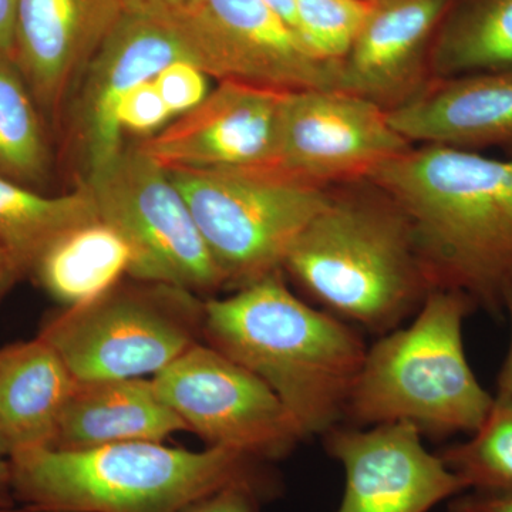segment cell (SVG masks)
<instances>
[{"instance_id": "1", "label": "cell", "mask_w": 512, "mask_h": 512, "mask_svg": "<svg viewBox=\"0 0 512 512\" xmlns=\"http://www.w3.org/2000/svg\"><path fill=\"white\" fill-rule=\"evenodd\" d=\"M367 180L409 218L433 289L503 311L512 282V158L421 144Z\"/></svg>"}, {"instance_id": "2", "label": "cell", "mask_w": 512, "mask_h": 512, "mask_svg": "<svg viewBox=\"0 0 512 512\" xmlns=\"http://www.w3.org/2000/svg\"><path fill=\"white\" fill-rule=\"evenodd\" d=\"M202 339L261 379L303 439L345 417L369 349L350 323L299 299L284 271L205 299Z\"/></svg>"}, {"instance_id": "3", "label": "cell", "mask_w": 512, "mask_h": 512, "mask_svg": "<svg viewBox=\"0 0 512 512\" xmlns=\"http://www.w3.org/2000/svg\"><path fill=\"white\" fill-rule=\"evenodd\" d=\"M282 271L325 311L382 336L433 291L409 218L369 180L333 185Z\"/></svg>"}, {"instance_id": "4", "label": "cell", "mask_w": 512, "mask_h": 512, "mask_svg": "<svg viewBox=\"0 0 512 512\" xmlns=\"http://www.w3.org/2000/svg\"><path fill=\"white\" fill-rule=\"evenodd\" d=\"M10 463L12 494L30 512H183L231 484L275 487L262 461L247 454L164 441L30 448L12 454Z\"/></svg>"}, {"instance_id": "5", "label": "cell", "mask_w": 512, "mask_h": 512, "mask_svg": "<svg viewBox=\"0 0 512 512\" xmlns=\"http://www.w3.org/2000/svg\"><path fill=\"white\" fill-rule=\"evenodd\" d=\"M473 308L463 292L433 289L407 328L367 349L345 417L356 427L410 423L439 437L474 433L494 397L464 349V320Z\"/></svg>"}, {"instance_id": "6", "label": "cell", "mask_w": 512, "mask_h": 512, "mask_svg": "<svg viewBox=\"0 0 512 512\" xmlns=\"http://www.w3.org/2000/svg\"><path fill=\"white\" fill-rule=\"evenodd\" d=\"M224 275L227 288L282 271L293 242L332 187L279 164L167 170Z\"/></svg>"}, {"instance_id": "7", "label": "cell", "mask_w": 512, "mask_h": 512, "mask_svg": "<svg viewBox=\"0 0 512 512\" xmlns=\"http://www.w3.org/2000/svg\"><path fill=\"white\" fill-rule=\"evenodd\" d=\"M121 281L45 320L39 338L77 382L151 379L204 342L205 299L157 282Z\"/></svg>"}, {"instance_id": "8", "label": "cell", "mask_w": 512, "mask_h": 512, "mask_svg": "<svg viewBox=\"0 0 512 512\" xmlns=\"http://www.w3.org/2000/svg\"><path fill=\"white\" fill-rule=\"evenodd\" d=\"M101 221L127 242L128 276L212 295L227 288L224 275L167 170L136 146L86 174Z\"/></svg>"}, {"instance_id": "9", "label": "cell", "mask_w": 512, "mask_h": 512, "mask_svg": "<svg viewBox=\"0 0 512 512\" xmlns=\"http://www.w3.org/2000/svg\"><path fill=\"white\" fill-rule=\"evenodd\" d=\"M144 12L157 16L187 59L218 82L289 93L338 89L340 62L316 56L262 0H184Z\"/></svg>"}, {"instance_id": "10", "label": "cell", "mask_w": 512, "mask_h": 512, "mask_svg": "<svg viewBox=\"0 0 512 512\" xmlns=\"http://www.w3.org/2000/svg\"><path fill=\"white\" fill-rule=\"evenodd\" d=\"M151 379L161 399L208 447L266 461L288 456L305 440L278 396L208 343L192 346Z\"/></svg>"}, {"instance_id": "11", "label": "cell", "mask_w": 512, "mask_h": 512, "mask_svg": "<svg viewBox=\"0 0 512 512\" xmlns=\"http://www.w3.org/2000/svg\"><path fill=\"white\" fill-rule=\"evenodd\" d=\"M413 146L372 101L339 89L301 90L286 99L276 164L333 187L367 180Z\"/></svg>"}, {"instance_id": "12", "label": "cell", "mask_w": 512, "mask_h": 512, "mask_svg": "<svg viewBox=\"0 0 512 512\" xmlns=\"http://www.w3.org/2000/svg\"><path fill=\"white\" fill-rule=\"evenodd\" d=\"M410 423L325 434L329 456L345 470V493L336 512H430L466 485L440 454L424 447Z\"/></svg>"}, {"instance_id": "13", "label": "cell", "mask_w": 512, "mask_h": 512, "mask_svg": "<svg viewBox=\"0 0 512 512\" xmlns=\"http://www.w3.org/2000/svg\"><path fill=\"white\" fill-rule=\"evenodd\" d=\"M288 94L220 82L197 107L136 147L164 170L276 164Z\"/></svg>"}, {"instance_id": "14", "label": "cell", "mask_w": 512, "mask_h": 512, "mask_svg": "<svg viewBox=\"0 0 512 512\" xmlns=\"http://www.w3.org/2000/svg\"><path fill=\"white\" fill-rule=\"evenodd\" d=\"M181 59H187L184 50L157 16L126 9L77 84L73 128L87 174L123 150L119 110L128 92Z\"/></svg>"}, {"instance_id": "15", "label": "cell", "mask_w": 512, "mask_h": 512, "mask_svg": "<svg viewBox=\"0 0 512 512\" xmlns=\"http://www.w3.org/2000/svg\"><path fill=\"white\" fill-rule=\"evenodd\" d=\"M126 0H19L13 59L43 117L59 121Z\"/></svg>"}, {"instance_id": "16", "label": "cell", "mask_w": 512, "mask_h": 512, "mask_svg": "<svg viewBox=\"0 0 512 512\" xmlns=\"http://www.w3.org/2000/svg\"><path fill=\"white\" fill-rule=\"evenodd\" d=\"M453 0H377L339 64V90L400 109L433 77L431 47Z\"/></svg>"}, {"instance_id": "17", "label": "cell", "mask_w": 512, "mask_h": 512, "mask_svg": "<svg viewBox=\"0 0 512 512\" xmlns=\"http://www.w3.org/2000/svg\"><path fill=\"white\" fill-rule=\"evenodd\" d=\"M389 119L412 144L474 153L498 148L512 158V69L433 79Z\"/></svg>"}, {"instance_id": "18", "label": "cell", "mask_w": 512, "mask_h": 512, "mask_svg": "<svg viewBox=\"0 0 512 512\" xmlns=\"http://www.w3.org/2000/svg\"><path fill=\"white\" fill-rule=\"evenodd\" d=\"M180 431H188L187 424L161 399L153 379L77 382L52 447L84 450L128 441H165Z\"/></svg>"}, {"instance_id": "19", "label": "cell", "mask_w": 512, "mask_h": 512, "mask_svg": "<svg viewBox=\"0 0 512 512\" xmlns=\"http://www.w3.org/2000/svg\"><path fill=\"white\" fill-rule=\"evenodd\" d=\"M76 384L59 353L39 336L0 350V440L10 456L53 446Z\"/></svg>"}, {"instance_id": "20", "label": "cell", "mask_w": 512, "mask_h": 512, "mask_svg": "<svg viewBox=\"0 0 512 512\" xmlns=\"http://www.w3.org/2000/svg\"><path fill=\"white\" fill-rule=\"evenodd\" d=\"M96 220V202L84 183L69 194L53 197L0 178V247L20 278L32 276L64 235Z\"/></svg>"}, {"instance_id": "21", "label": "cell", "mask_w": 512, "mask_h": 512, "mask_svg": "<svg viewBox=\"0 0 512 512\" xmlns=\"http://www.w3.org/2000/svg\"><path fill=\"white\" fill-rule=\"evenodd\" d=\"M131 251L107 222H89L70 231L33 271L37 284L64 308L93 301L128 276Z\"/></svg>"}, {"instance_id": "22", "label": "cell", "mask_w": 512, "mask_h": 512, "mask_svg": "<svg viewBox=\"0 0 512 512\" xmlns=\"http://www.w3.org/2000/svg\"><path fill=\"white\" fill-rule=\"evenodd\" d=\"M512 69V0H453L433 47V79Z\"/></svg>"}, {"instance_id": "23", "label": "cell", "mask_w": 512, "mask_h": 512, "mask_svg": "<svg viewBox=\"0 0 512 512\" xmlns=\"http://www.w3.org/2000/svg\"><path fill=\"white\" fill-rule=\"evenodd\" d=\"M42 111L15 59L0 53V178L39 190L52 168Z\"/></svg>"}, {"instance_id": "24", "label": "cell", "mask_w": 512, "mask_h": 512, "mask_svg": "<svg viewBox=\"0 0 512 512\" xmlns=\"http://www.w3.org/2000/svg\"><path fill=\"white\" fill-rule=\"evenodd\" d=\"M467 490L512 495V400L497 399L470 439L441 451Z\"/></svg>"}, {"instance_id": "25", "label": "cell", "mask_w": 512, "mask_h": 512, "mask_svg": "<svg viewBox=\"0 0 512 512\" xmlns=\"http://www.w3.org/2000/svg\"><path fill=\"white\" fill-rule=\"evenodd\" d=\"M373 6L370 0H296L299 37L320 59L342 62Z\"/></svg>"}, {"instance_id": "26", "label": "cell", "mask_w": 512, "mask_h": 512, "mask_svg": "<svg viewBox=\"0 0 512 512\" xmlns=\"http://www.w3.org/2000/svg\"><path fill=\"white\" fill-rule=\"evenodd\" d=\"M208 79L187 59L175 60L154 77L158 92L173 116H183L208 96Z\"/></svg>"}, {"instance_id": "27", "label": "cell", "mask_w": 512, "mask_h": 512, "mask_svg": "<svg viewBox=\"0 0 512 512\" xmlns=\"http://www.w3.org/2000/svg\"><path fill=\"white\" fill-rule=\"evenodd\" d=\"M173 117L154 80L138 84L128 92L121 103L119 123L121 130L140 134L144 138L153 136L167 126Z\"/></svg>"}, {"instance_id": "28", "label": "cell", "mask_w": 512, "mask_h": 512, "mask_svg": "<svg viewBox=\"0 0 512 512\" xmlns=\"http://www.w3.org/2000/svg\"><path fill=\"white\" fill-rule=\"evenodd\" d=\"M275 487L256 483H237L221 488L195 501L183 512H259V504Z\"/></svg>"}, {"instance_id": "29", "label": "cell", "mask_w": 512, "mask_h": 512, "mask_svg": "<svg viewBox=\"0 0 512 512\" xmlns=\"http://www.w3.org/2000/svg\"><path fill=\"white\" fill-rule=\"evenodd\" d=\"M448 512H512V495H463L451 501Z\"/></svg>"}, {"instance_id": "30", "label": "cell", "mask_w": 512, "mask_h": 512, "mask_svg": "<svg viewBox=\"0 0 512 512\" xmlns=\"http://www.w3.org/2000/svg\"><path fill=\"white\" fill-rule=\"evenodd\" d=\"M19 0H0V53L13 57Z\"/></svg>"}, {"instance_id": "31", "label": "cell", "mask_w": 512, "mask_h": 512, "mask_svg": "<svg viewBox=\"0 0 512 512\" xmlns=\"http://www.w3.org/2000/svg\"><path fill=\"white\" fill-rule=\"evenodd\" d=\"M504 309L510 316L511 340L508 355L505 357L503 369L498 376L497 399L512 400V282L504 295Z\"/></svg>"}, {"instance_id": "32", "label": "cell", "mask_w": 512, "mask_h": 512, "mask_svg": "<svg viewBox=\"0 0 512 512\" xmlns=\"http://www.w3.org/2000/svg\"><path fill=\"white\" fill-rule=\"evenodd\" d=\"M269 9L274 10L286 25L299 36L298 8L296 0H262Z\"/></svg>"}, {"instance_id": "33", "label": "cell", "mask_w": 512, "mask_h": 512, "mask_svg": "<svg viewBox=\"0 0 512 512\" xmlns=\"http://www.w3.org/2000/svg\"><path fill=\"white\" fill-rule=\"evenodd\" d=\"M20 275L16 271L15 265L12 264L6 252L0 247V301L5 298L13 286L19 281Z\"/></svg>"}, {"instance_id": "34", "label": "cell", "mask_w": 512, "mask_h": 512, "mask_svg": "<svg viewBox=\"0 0 512 512\" xmlns=\"http://www.w3.org/2000/svg\"><path fill=\"white\" fill-rule=\"evenodd\" d=\"M12 493V463L10 454L3 441L0 440V497Z\"/></svg>"}, {"instance_id": "35", "label": "cell", "mask_w": 512, "mask_h": 512, "mask_svg": "<svg viewBox=\"0 0 512 512\" xmlns=\"http://www.w3.org/2000/svg\"><path fill=\"white\" fill-rule=\"evenodd\" d=\"M184 0H126L127 8L134 9H164L180 5Z\"/></svg>"}, {"instance_id": "36", "label": "cell", "mask_w": 512, "mask_h": 512, "mask_svg": "<svg viewBox=\"0 0 512 512\" xmlns=\"http://www.w3.org/2000/svg\"><path fill=\"white\" fill-rule=\"evenodd\" d=\"M0 512H30L28 510H16L8 503L5 497H0Z\"/></svg>"}, {"instance_id": "37", "label": "cell", "mask_w": 512, "mask_h": 512, "mask_svg": "<svg viewBox=\"0 0 512 512\" xmlns=\"http://www.w3.org/2000/svg\"><path fill=\"white\" fill-rule=\"evenodd\" d=\"M370 2H377V0H370Z\"/></svg>"}]
</instances>
